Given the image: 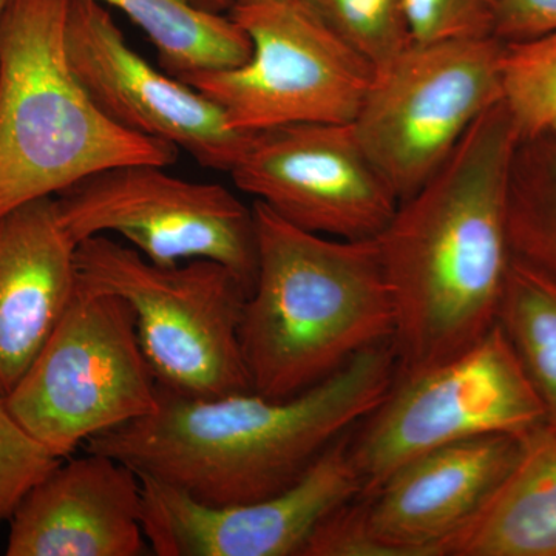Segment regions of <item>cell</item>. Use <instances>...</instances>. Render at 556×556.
I'll use <instances>...</instances> for the list:
<instances>
[{"label": "cell", "mask_w": 556, "mask_h": 556, "mask_svg": "<svg viewBox=\"0 0 556 556\" xmlns=\"http://www.w3.org/2000/svg\"><path fill=\"white\" fill-rule=\"evenodd\" d=\"M72 0H10L0 16V217L97 172L167 167L179 150L108 118L73 72Z\"/></svg>", "instance_id": "4"}, {"label": "cell", "mask_w": 556, "mask_h": 556, "mask_svg": "<svg viewBox=\"0 0 556 556\" xmlns=\"http://www.w3.org/2000/svg\"><path fill=\"white\" fill-rule=\"evenodd\" d=\"M507 232L511 260L556 285V123L515 150Z\"/></svg>", "instance_id": "19"}, {"label": "cell", "mask_w": 556, "mask_h": 556, "mask_svg": "<svg viewBox=\"0 0 556 556\" xmlns=\"http://www.w3.org/2000/svg\"><path fill=\"white\" fill-rule=\"evenodd\" d=\"M348 46L382 68L412 46L401 0H305Z\"/></svg>", "instance_id": "22"}, {"label": "cell", "mask_w": 556, "mask_h": 556, "mask_svg": "<svg viewBox=\"0 0 556 556\" xmlns=\"http://www.w3.org/2000/svg\"><path fill=\"white\" fill-rule=\"evenodd\" d=\"M10 0H0V16H2L3 10L9 5Z\"/></svg>", "instance_id": "28"}, {"label": "cell", "mask_w": 556, "mask_h": 556, "mask_svg": "<svg viewBox=\"0 0 556 556\" xmlns=\"http://www.w3.org/2000/svg\"><path fill=\"white\" fill-rule=\"evenodd\" d=\"M302 556H388L371 535L361 495L329 514L311 535Z\"/></svg>", "instance_id": "25"}, {"label": "cell", "mask_w": 556, "mask_h": 556, "mask_svg": "<svg viewBox=\"0 0 556 556\" xmlns=\"http://www.w3.org/2000/svg\"><path fill=\"white\" fill-rule=\"evenodd\" d=\"M448 556H556V437L546 428Z\"/></svg>", "instance_id": "17"}, {"label": "cell", "mask_w": 556, "mask_h": 556, "mask_svg": "<svg viewBox=\"0 0 556 556\" xmlns=\"http://www.w3.org/2000/svg\"><path fill=\"white\" fill-rule=\"evenodd\" d=\"M501 84L504 105L519 138L551 129L556 123V33L504 43Z\"/></svg>", "instance_id": "21"}, {"label": "cell", "mask_w": 556, "mask_h": 556, "mask_svg": "<svg viewBox=\"0 0 556 556\" xmlns=\"http://www.w3.org/2000/svg\"><path fill=\"white\" fill-rule=\"evenodd\" d=\"M526 439L486 434L417 456L361 495L388 556H448L517 467Z\"/></svg>", "instance_id": "14"}, {"label": "cell", "mask_w": 556, "mask_h": 556, "mask_svg": "<svg viewBox=\"0 0 556 556\" xmlns=\"http://www.w3.org/2000/svg\"><path fill=\"white\" fill-rule=\"evenodd\" d=\"M9 556H139L142 484L116 457L86 452L38 482L10 519Z\"/></svg>", "instance_id": "15"}, {"label": "cell", "mask_w": 556, "mask_h": 556, "mask_svg": "<svg viewBox=\"0 0 556 556\" xmlns=\"http://www.w3.org/2000/svg\"><path fill=\"white\" fill-rule=\"evenodd\" d=\"M229 175L281 218L332 239H378L399 206L353 124L254 131Z\"/></svg>", "instance_id": "11"}, {"label": "cell", "mask_w": 556, "mask_h": 556, "mask_svg": "<svg viewBox=\"0 0 556 556\" xmlns=\"http://www.w3.org/2000/svg\"><path fill=\"white\" fill-rule=\"evenodd\" d=\"M78 243L54 197L0 217V397H7L46 345L76 288Z\"/></svg>", "instance_id": "16"}, {"label": "cell", "mask_w": 556, "mask_h": 556, "mask_svg": "<svg viewBox=\"0 0 556 556\" xmlns=\"http://www.w3.org/2000/svg\"><path fill=\"white\" fill-rule=\"evenodd\" d=\"M252 211L257 269L240 325L252 391L298 396L393 342L396 309L378 239L309 232L260 201Z\"/></svg>", "instance_id": "3"}, {"label": "cell", "mask_w": 556, "mask_h": 556, "mask_svg": "<svg viewBox=\"0 0 556 556\" xmlns=\"http://www.w3.org/2000/svg\"><path fill=\"white\" fill-rule=\"evenodd\" d=\"M61 460L14 419L0 397V525L13 518L33 486Z\"/></svg>", "instance_id": "23"}, {"label": "cell", "mask_w": 556, "mask_h": 556, "mask_svg": "<svg viewBox=\"0 0 556 556\" xmlns=\"http://www.w3.org/2000/svg\"><path fill=\"white\" fill-rule=\"evenodd\" d=\"M543 428V405L496 324L447 362L396 371L382 402L348 434V453L367 495L431 450L486 434L527 439Z\"/></svg>", "instance_id": "7"}, {"label": "cell", "mask_w": 556, "mask_h": 556, "mask_svg": "<svg viewBox=\"0 0 556 556\" xmlns=\"http://www.w3.org/2000/svg\"><path fill=\"white\" fill-rule=\"evenodd\" d=\"M201 9L215 11V13H229L239 0H192Z\"/></svg>", "instance_id": "27"}, {"label": "cell", "mask_w": 556, "mask_h": 556, "mask_svg": "<svg viewBox=\"0 0 556 556\" xmlns=\"http://www.w3.org/2000/svg\"><path fill=\"white\" fill-rule=\"evenodd\" d=\"M496 38L412 43L376 70L353 127L399 203L450 159L475 123L503 101Z\"/></svg>", "instance_id": "9"}, {"label": "cell", "mask_w": 556, "mask_h": 556, "mask_svg": "<svg viewBox=\"0 0 556 556\" xmlns=\"http://www.w3.org/2000/svg\"><path fill=\"white\" fill-rule=\"evenodd\" d=\"M155 164L97 172L54 197L76 243L118 236L160 266L212 260L252 288L257 233L252 206L225 186L188 181Z\"/></svg>", "instance_id": "10"}, {"label": "cell", "mask_w": 556, "mask_h": 556, "mask_svg": "<svg viewBox=\"0 0 556 556\" xmlns=\"http://www.w3.org/2000/svg\"><path fill=\"white\" fill-rule=\"evenodd\" d=\"M119 10L146 33L161 68L186 79L201 72L239 67L251 56L247 33L230 17L192 0H97Z\"/></svg>", "instance_id": "18"}, {"label": "cell", "mask_w": 556, "mask_h": 556, "mask_svg": "<svg viewBox=\"0 0 556 556\" xmlns=\"http://www.w3.org/2000/svg\"><path fill=\"white\" fill-rule=\"evenodd\" d=\"M348 434L298 484L252 503L207 506L175 486L139 477L150 548L159 556H302L317 526L362 493Z\"/></svg>", "instance_id": "13"}, {"label": "cell", "mask_w": 556, "mask_h": 556, "mask_svg": "<svg viewBox=\"0 0 556 556\" xmlns=\"http://www.w3.org/2000/svg\"><path fill=\"white\" fill-rule=\"evenodd\" d=\"M76 268L84 287L129 303L160 387L201 397L252 391L240 345L251 288L228 266L212 260L160 266L98 236L80 241Z\"/></svg>", "instance_id": "5"}, {"label": "cell", "mask_w": 556, "mask_h": 556, "mask_svg": "<svg viewBox=\"0 0 556 556\" xmlns=\"http://www.w3.org/2000/svg\"><path fill=\"white\" fill-rule=\"evenodd\" d=\"M65 46L73 72L108 118L169 142L206 169L229 174L254 134L233 129L201 91L153 67L97 0L70 2Z\"/></svg>", "instance_id": "12"}, {"label": "cell", "mask_w": 556, "mask_h": 556, "mask_svg": "<svg viewBox=\"0 0 556 556\" xmlns=\"http://www.w3.org/2000/svg\"><path fill=\"white\" fill-rule=\"evenodd\" d=\"M396 371L393 342H386L288 399L255 391L188 396L159 386L152 413L97 434L84 450L116 457L207 506L252 503L298 484L378 407Z\"/></svg>", "instance_id": "1"}, {"label": "cell", "mask_w": 556, "mask_h": 556, "mask_svg": "<svg viewBox=\"0 0 556 556\" xmlns=\"http://www.w3.org/2000/svg\"><path fill=\"white\" fill-rule=\"evenodd\" d=\"M495 38L526 42L556 33V0H495Z\"/></svg>", "instance_id": "26"}, {"label": "cell", "mask_w": 556, "mask_h": 556, "mask_svg": "<svg viewBox=\"0 0 556 556\" xmlns=\"http://www.w3.org/2000/svg\"><path fill=\"white\" fill-rule=\"evenodd\" d=\"M159 382L126 300L78 283L75 295L17 386L11 415L53 455L149 415Z\"/></svg>", "instance_id": "6"}, {"label": "cell", "mask_w": 556, "mask_h": 556, "mask_svg": "<svg viewBox=\"0 0 556 556\" xmlns=\"http://www.w3.org/2000/svg\"><path fill=\"white\" fill-rule=\"evenodd\" d=\"M413 43L495 38V0H401Z\"/></svg>", "instance_id": "24"}, {"label": "cell", "mask_w": 556, "mask_h": 556, "mask_svg": "<svg viewBox=\"0 0 556 556\" xmlns=\"http://www.w3.org/2000/svg\"><path fill=\"white\" fill-rule=\"evenodd\" d=\"M497 325L532 383L556 437V285L511 260Z\"/></svg>", "instance_id": "20"}, {"label": "cell", "mask_w": 556, "mask_h": 556, "mask_svg": "<svg viewBox=\"0 0 556 556\" xmlns=\"http://www.w3.org/2000/svg\"><path fill=\"white\" fill-rule=\"evenodd\" d=\"M229 14L251 40L249 60L182 80L233 129L354 123L376 70L305 0H239Z\"/></svg>", "instance_id": "8"}, {"label": "cell", "mask_w": 556, "mask_h": 556, "mask_svg": "<svg viewBox=\"0 0 556 556\" xmlns=\"http://www.w3.org/2000/svg\"><path fill=\"white\" fill-rule=\"evenodd\" d=\"M519 141L497 102L378 237L396 309L397 372L447 362L497 324L511 266L507 192Z\"/></svg>", "instance_id": "2"}]
</instances>
